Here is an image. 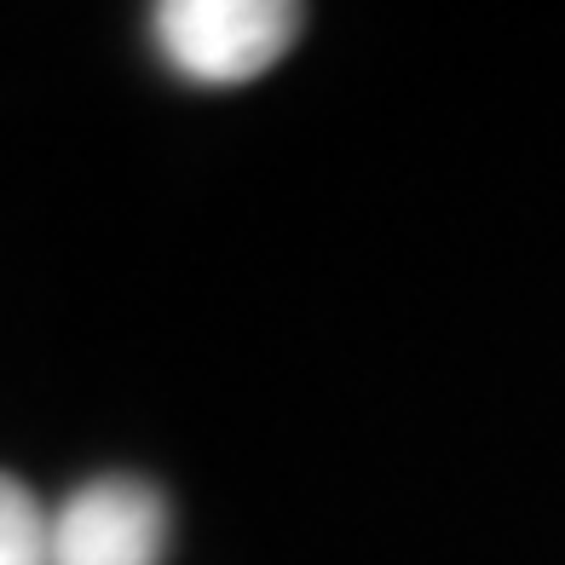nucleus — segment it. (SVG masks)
<instances>
[{"mask_svg":"<svg viewBox=\"0 0 565 565\" xmlns=\"http://www.w3.org/2000/svg\"><path fill=\"white\" fill-rule=\"evenodd\" d=\"M306 7L289 0H162L150 12L162 58L196 87H237L295 46Z\"/></svg>","mask_w":565,"mask_h":565,"instance_id":"1","label":"nucleus"},{"mask_svg":"<svg viewBox=\"0 0 565 565\" xmlns=\"http://www.w3.org/2000/svg\"><path fill=\"white\" fill-rule=\"evenodd\" d=\"M46 536H53V513L23 479L0 473V565H46Z\"/></svg>","mask_w":565,"mask_h":565,"instance_id":"3","label":"nucleus"},{"mask_svg":"<svg viewBox=\"0 0 565 565\" xmlns=\"http://www.w3.org/2000/svg\"><path fill=\"white\" fill-rule=\"evenodd\" d=\"M168 554V502L145 479H93L70 491L53 513L46 565H162Z\"/></svg>","mask_w":565,"mask_h":565,"instance_id":"2","label":"nucleus"}]
</instances>
